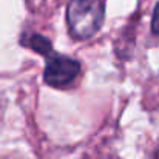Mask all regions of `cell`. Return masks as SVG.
I'll return each instance as SVG.
<instances>
[{"instance_id": "3", "label": "cell", "mask_w": 159, "mask_h": 159, "mask_svg": "<svg viewBox=\"0 0 159 159\" xmlns=\"http://www.w3.org/2000/svg\"><path fill=\"white\" fill-rule=\"evenodd\" d=\"M23 43H25V47L34 50L36 53L42 54L45 57H48L50 54L54 53L51 42L47 37L40 36V34H26V37L23 39Z\"/></svg>"}, {"instance_id": "5", "label": "cell", "mask_w": 159, "mask_h": 159, "mask_svg": "<svg viewBox=\"0 0 159 159\" xmlns=\"http://www.w3.org/2000/svg\"><path fill=\"white\" fill-rule=\"evenodd\" d=\"M155 159H159V152H158V153H156V158H155Z\"/></svg>"}, {"instance_id": "4", "label": "cell", "mask_w": 159, "mask_h": 159, "mask_svg": "<svg viewBox=\"0 0 159 159\" xmlns=\"http://www.w3.org/2000/svg\"><path fill=\"white\" fill-rule=\"evenodd\" d=\"M152 31L155 34H159V2L155 8V12H153V19H152Z\"/></svg>"}, {"instance_id": "1", "label": "cell", "mask_w": 159, "mask_h": 159, "mask_svg": "<svg viewBox=\"0 0 159 159\" xmlns=\"http://www.w3.org/2000/svg\"><path fill=\"white\" fill-rule=\"evenodd\" d=\"M104 5L101 0H70L66 6V23L76 39H88L102 26Z\"/></svg>"}, {"instance_id": "2", "label": "cell", "mask_w": 159, "mask_h": 159, "mask_svg": "<svg viewBox=\"0 0 159 159\" xmlns=\"http://www.w3.org/2000/svg\"><path fill=\"white\" fill-rule=\"evenodd\" d=\"M80 73V63L71 57L50 54L47 57V66L43 73L45 82L54 88H63L70 85Z\"/></svg>"}]
</instances>
